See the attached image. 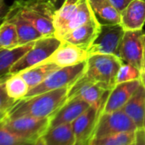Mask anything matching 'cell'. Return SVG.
Returning a JSON list of instances; mask_svg holds the SVG:
<instances>
[{"mask_svg":"<svg viewBox=\"0 0 145 145\" xmlns=\"http://www.w3.org/2000/svg\"><path fill=\"white\" fill-rule=\"evenodd\" d=\"M141 84L140 79L116 84L109 91L102 112L110 113L122 109Z\"/></svg>","mask_w":145,"mask_h":145,"instance_id":"11","label":"cell"},{"mask_svg":"<svg viewBox=\"0 0 145 145\" xmlns=\"http://www.w3.org/2000/svg\"><path fill=\"white\" fill-rule=\"evenodd\" d=\"M140 80H141V82H142V85L145 86V71H144V72H142Z\"/></svg>","mask_w":145,"mask_h":145,"instance_id":"36","label":"cell"},{"mask_svg":"<svg viewBox=\"0 0 145 145\" xmlns=\"http://www.w3.org/2000/svg\"><path fill=\"white\" fill-rule=\"evenodd\" d=\"M52 2L55 4L56 8H59L62 5V3L64 2V0H52Z\"/></svg>","mask_w":145,"mask_h":145,"instance_id":"34","label":"cell"},{"mask_svg":"<svg viewBox=\"0 0 145 145\" xmlns=\"http://www.w3.org/2000/svg\"><path fill=\"white\" fill-rule=\"evenodd\" d=\"M69 87L47 91L19 100L6 113V116L10 119L22 116L50 118L67 100Z\"/></svg>","mask_w":145,"mask_h":145,"instance_id":"1","label":"cell"},{"mask_svg":"<svg viewBox=\"0 0 145 145\" xmlns=\"http://www.w3.org/2000/svg\"><path fill=\"white\" fill-rule=\"evenodd\" d=\"M3 11H5L4 0H0V12H3Z\"/></svg>","mask_w":145,"mask_h":145,"instance_id":"37","label":"cell"},{"mask_svg":"<svg viewBox=\"0 0 145 145\" xmlns=\"http://www.w3.org/2000/svg\"><path fill=\"white\" fill-rule=\"evenodd\" d=\"M142 35V30L125 31L118 52V57L123 63L132 65L141 72L143 61Z\"/></svg>","mask_w":145,"mask_h":145,"instance_id":"10","label":"cell"},{"mask_svg":"<svg viewBox=\"0 0 145 145\" xmlns=\"http://www.w3.org/2000/svg\"><path fill=\"white\" fill-rule=\"evenodd\" d=\"M109 91L103 85L91 80L84 74L69 87L67 99L80 97L90 106L103 109Z\"/></svg>","mask_w":145,"mask_h":145,"instance_id":"8","label":"cell"},{"mask_svg":"<svg viewBox=\"0 0 145 145\" xmlns=\"http://www.w3.org/2000/svg\"><path fill=\"white\" fill-rule=\"evenodd\" d=\"M80 0H64L62 5L56 9L54 16L55 36L60 39L62 31L68 24Z\"/></svg>","mask_w":145,"mask_h":145,"instance_id":"23","label":"cell"},{"mask_svg":"<svg viewBox=\"0 0 145 145\" xmlns=\"http://www.w3.org/2000/svg\"><path fill=\"white\" fill-rule=\"evenodd\" d=\"M6 12H7V10L3 11V12H0V24H1V23H2V22L5 20V15H6Z\"/></svg>","mask_w":145,"mask_h":145,"instance_id":"35","label":"cell"},{"mask_svg":"<svg viewBox=\"0 0 145 145\" xmlns=\"http://www.w3.org/2000/svg\"><path fill=\"white\" fill-rule=\"evenodd\" d=\"M94 19H97V17L89 4V1L88 0H80L75 10V13L74 14L72 19L62 31L60 39H61L67 33H68L72 30H74L78 27L84 25Z\"/></svg>","mask_w":145,"mask_h":145,"instance_id":"24","label":"cell"},{"mask_svg":"<svg viewBox=\"0 0 145 145\" xmlns=\"http://www.w3.org/2000/svg\"><path fill=\"white\" fill-rule=\"evenodd\" d=\"M13 5L44 37L55 36L54 16L57 8L52 0H16Z\"/></svg>","mask_w":145,"mask_h":145,"instance_id":"2","label":"cell"},{"mask_svg":"<svg viewBox=\"0 0 145 145\" xmlns=\"http://www.w3.org/2000/svg\"><path fill=\"white\" fill-rule=\"evenodd\" d=\"M141 74L142 72L136 67L130 64L122 63L117 75L116 84L139 80L141 78Z\"/></svg>","mask_w":145,"mask_h":145,"instance_id":"29","label":"cell"},{"mask_svg":"<svg viewBox=\"0 0 145 145\" xmlns=\"http://www.w3.org/2000/svg\"><path fill=\"white\" fill-rule=\"evenodd\" d=\"M5 114H6V113H5V112H2V111H0V120H2L5 116Z\"/></svg>","mask_w":145,"mask_h":145,"instance_id":"40","label":"cell"},{"mask_svg":"<svg viewBox=\"0 0 145 145\" xmlns=\"http://www.w3.org/2000/svg\"><path fill=\"white\" fill-rule=\"evenodd\" d=\"M136 131L124 132L103 137L91 138L87 145H130L134 140Z\"/></svg>","mask_w":145,"mask_h":145,"instance_id":"27","label":"cell"},{"mask_svg":"<svg viewBox=\"0 0 145 145\" xmlns=\"http://www.w3.org/2000/svg\"><path fill=\"white\" fill-rule=\"evenodd\" d=\"M97 19L102 24H120V12L113 5L110 0H88Z\"/></svg>","mask_w":145,"mask_h":145,"instance_id":"20","label":"cell"},{"mask_svg":"<svg viewBox=\"0 0 145 145\" xmlns=\"http://www.w3.org/2000/svg\"><path fill=\"white\" fill-rule=\"evenodd\" d=\"M137 130L135 123L122 110L110 113H101L91 138L103 137L124 132H133Z\"/></svg>","mask_w":145,"mask_h":145,"instance_id":"7","label":"cell"},{"mask_svg":"<svg viewBox=\"0 0 145 145\" xmlns=\"http://www.w3.org/2000/svg\"><path fill=\"white\" fill-rule=\"evenodd\" d=\"M10 75H7V76H5V77H4V78H1V79H0V83H1V82H4V81H5L9 77H10Z\"/></svg>","mask_w":145,"mask_h":145,"instance_id":"39","label":"cell"},{"mask_svg":"<svg viewBox=\"0 0 145 145\" xmlns=\"http://www.w3.org/2000/svg\"><path fill=\"white\" fill-rule=\"evenodd\" d=\"M41 139L44 145H74L77 142L71 124L49 127Z\"/></svg>","mask_w":145,"mask_h":145,"instance_id":"19","label":"cell"},{"mask_svg":"<svg viewBox=\"0 0 145 145\" xmlns=\"http://www.w3.org/2000/svg\"><path fill=\"white\" fill-rule=\"evenodd\" d=\"M5 19L15 24L20 45L34 42L44 37L39 31L22 15L20 10L14 5L7 10Z\"/></svg>","mask_w":145,"mask_h":145,"instance_id":"14","label":"cell"},{"mask_svg":"<svg viewBox=\"0 0 145 145\" xmlns=\"http://www.w3.org/2000/svg\"><path fill=\"white\" fill-rule=\"evenodd\" d=\"M102 111V108L90 106L74 122L71 123L77 142H87L91 138L97 119Z\"/></svg>","mask_w":145,"mask_h":145,"instance_id":"15","label":"cell"},{"mask_svg":"<svg viewBox=\"0 0 145 145\" xmlns=\"http://www.w3.org/2000/svg\"><path fill=\"white\" fill-rule=\"evenodd\" d=\"M86 65L87 62L84 61L74 66L60 67L50 74L42 83L30 89L26 97L71 86L86 72Z\"/></svg>","mask_w":145,"mask_h":145,"instance_id":"4","label":"cell"},{"mask_svg":"<svg viewBox=\"0 0 145 145\" xmlns=\"http://www.w3.org/2000/svg\"><path fill=\"white\" fill-rule=\"evenodd\" d=\"M5 81L0 83V111L7 113L16 103V101L9 96L5 87Z\"/></svg>","mask_w":145,"mask_h":145,"instance_id":"30","label":"cell"},{"mask_svg":"<svg viewBox=\"0 0 145 145\" xmlns=\"http://www.w3.org/2000/svg\"><path fill=\"white\" fill-rule=\"evenodd\" d=\"M86 62L85 75L111 91L116 85L122 61L115 55L96 54L90 56Z\"/></svg>","mask_w":145,"mask_h":145,"instance_id":"3","label":"cell"},{"mask_svg":"<svg viewBox=\"0 0 145 145\" xmlns=\"http://www.w3.org/2000/svg\"><path fill=\"white\" fill-rule=\"evenodd\" d=\"M130 145H145V130L143 128L136 131L134 140Z\"/></svg>","mask_w":145,"mask_h":145,"instance_id":"31","label":"cell"},{"mask_svg":"<svg viewBox=\"0 0 145 145\" xmlns=\"http://www.w3.org/2000/svg\"><path fill=\"white\" fill-rule=\"evenodd\" d=\"M101 26L102 24L97 19H94L72 30L61 40L74 44L88 52V50L91 48L100 33Z\"/></svg>","mask_w":145,"mask_h":145,"instance_id":"12","label":"cell"},{"mask_svg":"<svg viewBox=\"0 0 145 145\" xmlns=\"http://www.w3.org/2000/svg\"><path fill=\"white\" fill-rule=\"evenodd\" d=\"M50 118H36L32 116H22L10 119L6 116L3 119L5 127L17 137L30 142H37L50 127Z\"/></svg>","mask_w":145,"mask_h":145,"instance_id":"5","label":"cell"},{"mask_svg":"<svg viewBox=\"0 0 145 145\" xmlns=\"http://www.w3.org/2000/svg\"><path fill=\"white\" fill-rule=\"evenodd\" d=\"M143 129L145 130V119H144V124H143Z\"/></svg>","mask_w":145,"mask_h":145,"instance_id":"41","label":"cell"},{"mask_svg":"<svg viewBox=\"0 0 145 145\" xmlns=\"http://www.w3.org/2000/svg\"><path fill=\"white\" fill-rule=\"evenodd\" d=\"M125 33L120 24L101 26V30L94 43L88 50L89 56L96 54H108L118 56L119 48Z\"/></svg>","mask_w":145,"mask_h":145,"instance_id":"9","label":"cell"},{"mask_svg":"<svg viewBox=\"0 0 145 145\" xmlns=\"http://www.w3.org/2000/svg\"><path fill=\"white\" fill-rule=\"evenodd\" d=\"M89 107L90 105L80 97L67 99L54 115L50 117V127L62 124H71Z\"/></svg>","mask_w":145,"mask_h":145,"instance_id":"16","label":"cell"},{"mask_svg":"<svg viewBox=\"0 0 145 145\" xmlns=\"http://www.w3.org/2000/svg\"><path fill=\"white\" fill-rule=\"evenodd\" d=\"M142 42H143V61H142V72L145 71V33L142 35Z\"/></svg>","mask_w":145,"mask_h":145,"instance_id":"33","label":"cell"},{"mask_svg":"<svg viewBox=\"0 0 145 145\" xmlns=\"http://www.w3.org/2000/svg\"><path fill=\"white\" fill-rule=\"evenodd\" d=\"M89 56L86 50L74 44L62 41L58 49L44 61L52 62L60 67H64L86 61Z\"/></svg>","mask_w":145,"mask_h":145,"instance_id":"13","label":"cell"},{"mask_svg":"<svg viewBox=\"0 0 145 145\" xmlns=\"http://www.w3.org/2000/svg\"><path fill=\"white\" fill-rule=\"evenodd\" d=\"M5 87L9 96L16 102L26 97L29 87L20 74H10L5 81Z\"/></svg>","mask_w":145,"mask_h":145,"instance_id":"26","label":"cell"},{"mask_svg":"<svg viewBox=\"0 0 145 145\" xmlns=\"http://www.w3.org/2000/svg\"><path fill=\"white\" fill-rule=\"evenodd\" d=\"M122 110L135 123L137 129L143 128L145 119V86L141 84Z\"/></svg>","mask_w":145,"mask_h":145,"instance_id":"18","label":"cell"},{"mask_svg":"<svg viewBox=\"0 0 145 145\" xmlns=\"http://www.w3.org/2000/svg\"><path fill=\"white\" fill-rule=\"evenodd\" d=\"M59 68L60 67L55 63L44 61L32 67L25 69L18 74H20L25 80L30 90L42 83L50 74Z\"/></svg>","mask_w":145,"mask_h":145,"instance_id":"21","label":"cell"},{"mask_svg":"<svg viewBox=\"0 0 145 145\" xmlns=\"http://www.w3.org/2000/svg\"><path fill=\"white\" fill-rule=\"evenodd\" d=\"M3 119L0 120V145H44L42 139L37 142H30L13 134L5 127Z\"/></svg>","mask_w":145,"mask_h":145,"instance_id":"28","label":"cell"},{"mask_svg":"<svg viewBox=\"0 0 145 145\" xmlns=\"http://www.w3.org/2000/svg\"><path fill=\"white\" fill-rule=\"evenodd\" d=\"M34 42L19 45L13 49L0 50V79L10 74L11 67L33 47Z\"/></svg>","mask_w":145,"mask_h":145,"instance_id":"22","label":"cell"},{"mask_svg":"<svg viewBox=\"0 0 145 145\" xmlns=\"http://www.w3.org/2000/svg\"><path fill=\"white\" fill-rule=\"evenodd\" d=\"M113 5L120 11L121 12L124 10L129 4H131L133 0H110Z\"/></svg>","mask_w":145,"mask_h":145,"instance_id":"32","label":"cell"},{"mask_svg":"<svg viewBox=\"0 0 145 145\" xmlns=\"http://www.w3.org/2000/svg\"><path fill=\"white\" fill-rule=\"evenodd\" d=\"M19 45V37L15 24L5 18L0 24V50L13 49Z\"/></svg>","mask_w":145,"mask_h":145,"instance_id":"25","label":"cell"},{"mask_svg":"<svg viewBox=\"0 0 145 145\" xmlns=\"http://www.w3.org/2000/svg\"><path fill=\"white\" fill-rule=\"evenodd\" d=\"M88 142H76L74 145H87Z\"/></svg>","mask_w":145,"mask_h":145,"instance_id":"38","label":"cell"},{"mask_svg":"<svg viewBox=\"0 0 145 145\" xmlns=\"http://www.w3.org/2000/svg\"><path fill=\"white\" fill-rule=\"evenodd\" d=\"M61 42L56 36L43 37L36 40L33 47L11 67L10 74H18L25 69L44 61L58 49Z\"/></svg>","mask_w":145,"mask_h":145,"instance_id":"6","label":"cell"},{"mask_svg":"<svg viewBox=\"0 0 145 145\" xmlns=\"http://www.w3.org/2000/svg\"><path fill=\"white\" fill-rule=\"evenodd\" d=\"M120 25L125 31L142 30L145 24V0H133L120 12Z\"/></svg>","mask_w":145,"mask_h":145,"instance_id":"17","label":"cell"}]
</instances>
